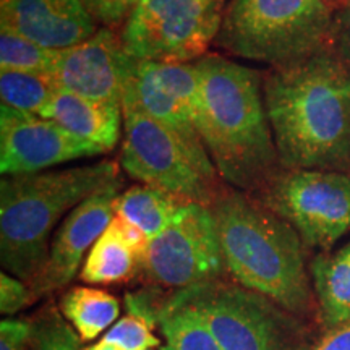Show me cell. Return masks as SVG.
Instances as JSON below:
<instances>
[{"label": "cell", "mask_w": 350, "mask_h": 350, "mask_svg": "<svg viewBox=\"0 0 350 350\" xmlns=\"http://www.w3.org/2000/svg\"><path fill=\"white\" fill-rule=\"evenodd\" d=\"M282 169L350 170V73L327 46L262 77Z\"/></svg>", "instance_id": "cell-1"}, {"label": "cell", "mask_w": 350, "mask_h": 350, "mask_svg": "<svg viewBox=\"0 0 350 350\" xmlns=\"http://www.w3.org/2000/svg\"><path fill=\"white\" fill-rule=\"evenodd\" d=\"M204 119L201 138L219 177L240 191H260L281 170L262 94V77L217 54L196 60Z\"/></svg>", "instance_id": "cell-2"}, {"label": "cell", "mask_w": 350, "mask_h": 350, "mask_svg": "<svg viewBox=\"0 0 350 350\" xmlns=\"http://www.w3.org/2000/svg\"><path fill=\"white\" fill-rule=\"evenodd\" d=\"M209 208L230 278L295 317H308L314 300L299 232L247 191L226 188Z\"/></svg>", "instance_id": "cell-3"}, {"label": "cell", "mask_w": 350, "mask_h": 350, "mask_svg": "<svg viewBox=\"0 0 350 350\" xmlns=\"http://www.w3.org/2000/svg\"><path fill=\"white\" fill-rule=\"evenodd\" d=\"M122 180L113 161L26 175L0 182V261L5 273L29 286L41 274L51 234L65 214Z\"/></svg>", "instance_id": "cell-4"}, {"label": "cell", "mask_w": 350, "mask_h": 350, "mask_svg": "<svg viewBox=\"0 0 350 350\" xmlns=\"http://www.w3.org/2000/svg\"><path fill=\"white\" fill-rule=\"evenodd\" d=\"M334 15L332 0H232L216 44L275 67L327 46Z\"/></svg>", "instance_id": "cell-5"}, {"label": "cell", "mask_w": 350, "mask_h": 350, "mask_svg": "<svg viewBox=\"0 0 350 350\" xmlns=\"http://www.w3.org/2000/svg\"><path fill=\"white\" fill-rule=\"evenodd\" d=\"M206 321L222 350H312L304 323L281 305L222 279L174 292Z\"/></svg>", "instance_id": "cell-6"}, {"label": "cell", "mask_w": 350, "mask_h": 350, "mask_svg": "<svg viewBox=\"0 0 350 350\" xmlns=\"http://www.w3.org/2000/svg\"><path fill=\"white\" fill-rule=\"evenodd\" d=\"M124 143L122 167L143 185L154 187L185 203L211 206L226 187L195 164L193 157L169 129L152 119L129 96L122 98Z\"/></svg>", "instance_id": "cell-7"}, {"label": "cell", "mask_w": 350, "mask_h": 350, "mask_svg": "<svg viewBox=\"0 0 350 350\" xmlns=\"http://www.w3.org/2000/svg\"><path fill=\"white\" fill-rule=\"evenodd\" d=\"M256 198L299 232L310 248L327 250L350 232V174L281 169Z\"/></svg>", "instance_id": "cell-8"}, {"label": "cell", "mask_w": 350, "mask_h": 350, "mask_svg": "<svg viewBox=\"0 0 350 350\" xmlns=\"http://www.w3.org/2000/svg\"><path fill=\"white\" fill-rule=\"evenodd\" d=\"M222 2L143 0L120 29L126 54L139 62L201 59L221 29Z\"/></svg>", "instance_id": "cell-9"}, {"label": "cell", "mask_w": 350, "mask_h": 350, "mask_svg": "<svg viewBox=\"0 0 350 350\" xmlns=\"http://www.w3.org/2000/svg\"><path fill=\"white\" fill-rule=\"evenodd\" d=\"M139 271L148 282L175 291L221 279L226 265L211 208L183 204L172 224L148 242Z\"/></svg>", "instance_id": "cell-10"}, {"label": "cell", "mask_w": 350, "mask_h": 350, "mask_svg": "<svg viewBox=\"0 0 350 350\" xmlns=\"http://www.w3.org/2000/svg\"><path fill=\"white\" fill-rule=\"evenodd\" d=\"M93 143L36 113L0 107V172L38 174L70 161L104 154Z\"/></svg>", "instance_id": "cell-11"}, {"label": "cell", "mask_w": 350, "mask_h": 350, "mask_svg": "<svg viewBox=\"0 0 350 350\" xmlns=\"http://www.w3.org/2000/svg\"><path fill=\"white\" fill-rule=\"evenodd\" d=\"M133 62L120 34L116 29L99 28L78 46L59 51L51 73L59 90L122 106Z\"/></svg>", "instance_id": "cell-12"}, {"label": "cell", "mask_w": 350, "mask_h": 350, "mask_svg": "<svg viewBox=\"0 0 350 350\" xmlns=\"http://www.w3.org/2000/svg\"><path fill=\"white\" fill-rule=\"evenodd\" d=\"M124 182L109 185L67 214L51 240L47 260L31 286L34 300L64 288L80 269L83 258L116 217V203Z\"/></svg>", "instance_id": "cell-13"}, {"label": "cell", "mask_w": 350, "mask_h": 350, "mask_svg": "<svg viewBox=\"0 0 350 350\" xmlns=\"http://www.w3.org/2000/svg\"><path fill=\"white\" fill-rule=\"evenodd\" d=\"M0 26L51 51L78 46L99 29L81 0H5Z\"/></svg>", "instance_id": "cell-14"}, {"label": "cell", "mask_w": 350, "mask_h": 350, "mask_svg": "<svg viewBox=\"0 0 350 350\" xmlns=\"http://www.w3.org/2000/svg\"><path fill=\"white\" fill-rule=\"evenodd\" d=\"M39 116L109 152L119 143L124 111L119 104L59 90Z\"/></svg>", "instance_id": "cell-15"}, {"label": "cell", "mask_w": 350, "mask_h": 350, "mask_svg": "<svg viewBox=\"0 0 350 350\" xmlns=\"http://www.w3.org/2000/svg\"><path fill=\"white\" fill-rule=\"evenodd\" d=\"M312 278L319 313L326 329L350 321V240L312 262Z\"/></svg>", "instance_id": "cell-16"}, {"label": "cell", "mask_w": 350, "mask_h": 350, "mask_svg": "<svg viewBox=\"0 0 350 350\" xmlns=\"http://www.w3.org/2000/svg\"><path fill=\"white\" fill-rule=\"evenodd\" d=\"M138 269L139 255L125 239L116 216L88 253L80 279L88 284H117L129 281Z\"/></svg>", "instance_id": "cell-17"}, {"label": "cell", "mask_w": 350, "mask_h": 350, "mask_svg": "<svg viewBox=\"0 0 350 350\" xmlns=\"http://www.w3.org/2000/svg\"><path fill=\"white\" fill-rule=\"evenodd\" d=\"M185 201L150 185H135L119 195L116 216L138 227L148 239H154L172 224Z\"/></svg>", "instance_id": "cell-18"}, {"label": "cell", "mask_w": 350, "mask_h": 350, "mask_svg": "<svg viewBox=\"0 0 350 350\" xmlns=\"http://www.w3.org/2000/svg\"><path fill=\"white\" fill-rule=\"evenodd\" d=\"M60 312L81 340H91L116 325L120 304L100 288L72 287L60 299Z\"/></svg>", "instance_id": "cell-19"}, {"label": "cell", "mask_w": 350, "mask_h": 350, "mask_svg": "<svg viewBox=\"0 0 350 350\" xmlns=\"http://www.w3.org/2000/svg\"><path fill=\"white\" fill-rule=\"evenodd\" d=\"M157 323L164 339L161 350H222L201 314L174 294L159 304Z\"/></svg>", "instance_id": "cell-20"}, {"label": "cell", "mask_w": 350, "mask_h": 350, "mask_svg": "<svg viewBox=\"0 0 350 350\" xmlns=\"http://www.w3.org/2000/svg\"><path fill=\"white\" fill-rule=\"evenodd\" d=\"M57 91L59 86L51 72L0 70V98L3 106L39 116Z\"/></svg>", "instance_id": "cell-21"}, {"label": "cell", "mask_w": 350, "mask_h": 350, "mask_svg": "<svg viewBox=\"0 0 350 350\" xmlns=\"http://www.w3.org/2000/svg\"><path fill=\"white\" fill-rule=\"evenodd\" d=\"M59 51L29 41L10 29H0V70L52 72Z\"/></svg>", "instance_id": "cell-22"}, {"label": "cell", "mask_w": 350, "mask_h": 350, "mask_svg": "<svg viewBox=\"0 0 350 350\" xmlns=\"http://www.w3.org/2000/svg\"><path fill=\"white\" fill-rule=\"evenodd\" d=\"M29 321L31 350H81V338L54 306L42 308Z\"/></svg>", "instance_id": "cell-23"}, {"label": "cell", "mask_w": 350, "mask_h": 350, "mask_svg": "<svg viewBox=\"0 0 350 350\" xmlns=\"http://www.w3.org/2000/svg\"><path fill=\"white\" fill-rule=\"evenodd\" d=\"M100 339L116 344L122 350H154L163 342L152 332V326L137 314L126 313Z\"/></svg>", "instance_id": "cell-24"}, {"label": "cell", "mask_w": 350, "mask_h": 350, "mask_svg": "<svg viewBox=\"0 0 350 350\" xmlns=\"http://www.w3.org/2000/svg\"><path fill=\"white\" fill-rule=\"evenodd\" d=\"M83 5L103 28L117 29L126 23L143 0H81Z\"/></svg>", "instance_id": "cell-25"}, {"label": "cell", "mask_w": 350, "mask_h": 350, "mask_svg": "<svg viewBox=\"0 0 350 350\" xmlns=\"http://www.w3.org/2000/svg\"><path fill=\"white\" fill-rule=\"evenodd\" d=\"M34 295L28 282L2 271L0 274V312L13 317L21 310L31 305Z\"/></svg>", "instance_id": "cell-26"}, {"label": "cell", "mask_w": 350, "mask_h": 350, "mask_svg": "<svg viewBox=\"0 0 350 350\" xmlns=\"http://www.w3.org/2000/svg\"><path fill=\"white\" fill-rule=\"evenodd\" d=\"M327 47L350 73V3L336 12Z\"/></svg>", "instance_id": "cell-27"}, {"label": "cell", "mask_w": 350, "mask_h": 350, "mask_svg": "<svg viewBox=\"0 0 350 350\" xmlns=\"http://www.w3.org/2000/svg\"><path fill=\"white\" fill-rule=\"evenodd\" d=\"M31 321L7 318L0 323V350H31Z\"/></svg>", "instance_id": "cell-28"}, {"label": "cell", "mask_w": 350, "mask_h": 350, "mask_svg": "<svg viewBox=\"0 0 350 350\" xmlns=\"http://www.w3.org/2000/svg\"><path fill=\"white\" fill-rule=\"evenodd\" d=\"M312 350H350V321L327 331Z\"/></svg>", "instance_id": "cell-29"}, {"label": "cell", "mask_w": 350, "mask_h": 350, "mask_svg": "<svg viewBox=\"0 0 350 350\" xmlns=\"http://www.w3.org/2000/svg\"><path fill=\"white\" fill-rule=\"evenodd\" d=\"M81 350H122V349L117 347L116 344H111V342H107V340L100 339L99 342H96L93 345H88V347L81 349Z\"/></svg>", "instance_id": "cell-30"}, {"label": "cell", "mask_w": 350, "mask_h": 350, "mask_svg": "<svg viewBox=\"0 0 350 350\" xmlns=\"http://www.w3.org/2000/svg\"><path fill=\"white\" fill-rule=\"evenodd\" d=\"M332 3H334L336 12H338L339 8H342V7L347 5V3H350V0H332Z\"/></svg>", "instance_id": "cell-31"}, {"label": "cell", "mask_w": 350, "mask_h": 350, "mask_svg": "<svg viewBox=\"0 0 350 350\" xmlns=\"http://www.w3.org/2000/svg\"><path fill=\"white\" fill-rule=\"evenodd\" d=\"M206 2H217V0H206Z\"/></svg>", "instance_id": "cell-32"}, {"label": "cell", "mask_w": 350, "mask_h": 350, "mask_svg": "<svg viewBox=\"0 0 350 350\" xmlns=\"http://www.w3.org/2000/svg\"><path fill=\"white\" fill-rule=\"evenodd\" d=\"M2 2H5V0H2Z\"/></svg>", "instance_id": "cell-33"}]
</instances>
